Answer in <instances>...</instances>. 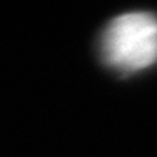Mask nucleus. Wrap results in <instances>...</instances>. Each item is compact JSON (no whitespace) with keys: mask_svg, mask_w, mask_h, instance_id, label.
I'll return each instance as SVG.
<instances>
[{"mask_svg":"<svg viewBox=\"0 0 157 157\" xmlns=\"http://www.w3.org/2000/svg\"><path fill=\"white\" fill-rule=\"evenodd\" d=\"M102 57L112 69L134 74L157 62V17L129 12L115 17L104 30Z\"/></svg>","mask_w":157,"mask_h":157,"instance_id":"1","label":"nucleus"}]
</instances>
